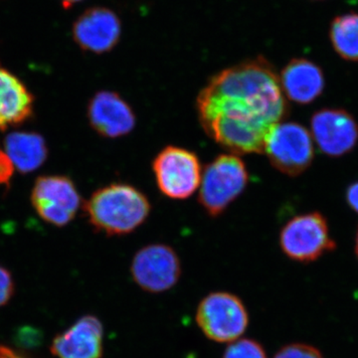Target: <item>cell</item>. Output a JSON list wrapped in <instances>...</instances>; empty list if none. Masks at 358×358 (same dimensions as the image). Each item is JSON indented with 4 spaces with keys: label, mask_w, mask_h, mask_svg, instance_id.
Listing matches in <instances>:
<instances>
[{
    "label": "cell",
    "mask_w": 358,
    "mask_h": 358,
    "mask_svg": "<svg viewBox=\"0 0 358 358\" xmlns=\"http://www.w3.org/2000/svg\"><path fill=\"white\" fill-rule=\"evenodd\" d=\"M196 110L205 134L236 155L264 152L268 136L289 114L279 75L262 56L214 75Z\"/></svg>",
    "instance_id": "1"
},
{
    "label": "cell",
    "mask_w": 358,
    "mask_h": 358,
    "mask_svg": "<svg viewBox=\"0 0 358 358\" xmlns=\"http://www.w3.org/2000/svg\"><path fill=\"white\" fill-rule=\"evenodd\" d=\"M152 210L147 195L127 183H112L96 190L85 204L89 222L96 232L122 236L138 229Z\"/></svg>",
    "instance_id": "2"
},
{
    "label": "cell",
    "mask_w": 358,
    "mask_h": 358,
    "mask_svg": "<svg viewBox=\"0 0 358 358\" xmlns=\"http://www.w3.org/2000/svg\"><path fill=\"white\" fill-rule=\"evenodd\" d=\"M248 182L243 160L233 154L218 155L202 171L199 203L209 216L218 217L243 193Z\"/></svg>",
    "instance_id": "3"
},
{
    "label": "cell",
    "mask_w": 358,
    "mask_h": 358,
    "mask_svg": "<svg viewBox=\"0 0 358 358\" xmlns=\"http://www.w3.org/2000/svg\"><path fill=\"white\" fill-rule=\"evenodd\" d=\"M196 322L202 333L211 341L233 343L246 331L249 315L243 301L237 296L216 292L200 301Z\"/></svg>",
    "instance_id": "4"
},
{
    "label": "cell",
    "mask_w": 358,
    "mask_h": 358,
    "mask_svg": "<svg viewBox=\"0 0 358 358\" xmlns=\"http://www.w3.org/2000/svg\"><path fill=\"white\" fill-rule=\"evenodd\" d=\"M155 181L162 194L183 200L199 189L202 167L199 157L186 148L169 145L152 162Z\"/></svg>",
    "instance_id": "5"
},
{
    "label": "cell",
    "mask_w": 358,
    "mask_h": 358,
    "mask_svg": "<svg viewBox=\"0 0 358 358\" xmlns=\"http://www.w3.org/2000/svg\"><path fill=\"white\" fill-rule=\"evenodd\" d=\"M264 152L280 173L299 176L310 166L315 157L312 134L298 122H280L268 136Z\"/></svg>",
    "instance_id": "6"
},
{
    "label": "cell",
    "mask_w": 358,
    "mask_h": 358,
    "mask_svg": "<svg viewBox=\"0 0 358 358\" xmlns=\"http://www.w3.org/2000/svg\"><path fill=\"white\" fill-rule=\"evenodd\" d=\"M280 246L289 258L310 263L334 251L336 242L329 234V224L320 212L292 218L280 233Z\"/></svg>",
    "instance_id": "7"
},
{
    "label": "cell",
    "mask_w": 358,
    "mask_h": 358,
    "mask_svg": "<svg viewBox=\"0 0 358 358\" xmlns=\"http://www.w3.org/2000/svg\"><path fill=\"white\" fill-rule=\"evenodd\" d=\"M131 273L134 281L143 291L164 293L178 284L181 275L180 260L171 246L148 245L134 256Z\"/></svg>",
    "instance_id": "8"
},
{
    "label": "cell",
    "mask_w": 358,
    "mask_h": 358,
    "mask_svg": "<svg viewBox=\"0 0 358 358\" xmlns=\"http://www.w3.org/2000/svg\"><path fill=\"white\" fill-rule=\"evenodd\" d=\"M31 201L40 217L53 225H67L81 206V196L69 178L41 176L33 186Z\"/></svg>",
    "instance_id": "9"
},
{
    "label": "cell",
    "mask_w": 358,
    "mask_h": 358,
    "mask_svg": "<svg viewBox=\"0 0 358 358\" xmlns=\"http://www.w3.org/2000/svg\"><path fill=\"white\" fill-rule=\"evenodd\" d=\"M312 134L320 152L331 157L352 152L358 141L357 120L348 110L322 109L313 115Z\"/></svg>",
    "instance_id": "10"
},
{
    "label": "cell",
    "mask_w": 358,
    "mask_h": 358,
    "mask_svg": "<svg viewBox=\"0 0 358 358\" xmlns=\"http://www.w3.org/2000/svg\"><path fill=\"white\" fill-rule=\"evenodd\" d=\"M87 115L90 126L103 138L128 136L136 124V117L129 103L112 91L98 92L90 100Z\"/></svg>",
    "instance_id": "11"
},
{
    "label": "cell",
    "mask_w": 358,
    "mask_h": 358,
    "mask_svg": "<svg viewBox=\"0 0 358 358\" xmlns=\"http://www.w3.org/2000/svg\"><path fill=\"white\" fill-rule=\"evenodd\" d=\"M122 22L119 16L105 7L85 11L73 26V37L84 50L102 54L119 43Z\"/></svg>",
    "instance_id": "12"
},
{
    "label": "cell",
    "mask_w": 358,
    "mask_h": 358,
    "mask_svg": "<svg viewBox=\"0 0 358 358\" xmlns=\"http://www.w3.org/2000/svg\"><path fill=\"white\" fill-rule=\"evenodd\" d=\"M103 341L102 322L94 315H85L54 338L51 352L59 358H102Z\"/></svg>",
    "instance_id": "13"
},
{
    "label": "cell",
    "mask_w": 358,
    "mask_h": 358,
    "mask_svg": "<svg viewBox=\"0 0 358 358\" xmlns=\"http://www.w3.org/2000/svg\"><path fill=\"white\" fill-rule=\"evenodd\" d=\"M279 77L286 98L299 105L317 100L326 86L322 68L306 58L292 59Z\"/></svg>",
    "instance_id": "14"
},
{
    "label": "cell",
    "mask_w": 358,
    "mask_h": 358,
    "mask_svg": "<svg viewBox=\"0 0 358 358\" xmlns=\"http://www.w3.org/2000/svg\"><path fill=\"white\" fill-rule=\"evenodd\" d=\"M33 112V96L24 85L0 68V129L25 122Z\"/></svg>",
    "instance_id": "15"
},
{
    "label": "cell",
    "mask_w": 358,
    "mask_h": 358,
    "mask_svg": "<svg viewBox=\"0 0 358 358\" xmlns=\"http://www.w3.org/2000/svg\"><path fill=\"white\" fill-rule=\"evenodd\" d=\"M4 152L21 173L36 171L44 164L48 155L43 136L35 133L9 134L4 140Z\"/></svg>",
    "instance_id": "16"
},
{
    "label": "cell",
    "mask_w": 358,
    "mask_h": 358,
    "mask_svg": "<svg viewBox=\"0 0 358 358\" xmlns=\"http://www.w3.org/2000/svg\"><path fill=\"white\" fill-rule=\"evenodd\" d=\"M329 40L339 57L358 62V13L336 16L329 25Z\"/></svg>",
    "instance_id": "17"
},
{
    "label": "cell",
    "mask_w": 358,
    "mask_h": 358,
    "mask_svg": "<svg viewBox=\"0 0 358 358\" xmlns=\"http://www.w3.org/2000/svg\"><path fill=\"white\" fill-rule=\"evenodd\" d=\"M223 358H268L265 350L254 339L242 338L233 341L226 348Z\"/></svg>",
    "instance_id": "18"
},
{
    "label": "cell",
    "mask_w": 358,
    "mask_h": 358,
    "mask_svg": "<svg viewBox=\"0 0 358 358\" xmlns=\"http://www.w3.org/2000/svg\"><path fill=\"white\" fill-rule=\"evenodd\" d=\"M274 358H324L319 350L303 343H292L284 346Z\"/></svg>",
    "instance_id": "19"
},
{
    "label": "cell",
    "mask_w": 358,
    "mask_h": 358,
    "mask_svg": "<svg viewBox=\"0 0 358 358\" xmlns=\"http://www.w3.org/2000/svg\"><path fill=\"white\" fill-rule=\"evenodd\" d=\"M14 293L13 275L6 268L0 266V308L10 301Z\"/></svg>",
    "instance_id": "20"
},
{
    "label": "cell",
    "mask_w": 358,
    "mask_h": 358,
    "mask_svg": "<svg viewBox=\"0 0 358 358\" xmlns=\"http://www.w3.org/2000/svg\"><path fill=\"white\" fill-rule=\"evenodd\" d=\"M14 166L4 152L0 150V185H6L13 176Z\"/></svg>",
    "instance_id": "21"
},
{
    "label": "cell",
    "mask_w": 358,
    "mask_h": 358,
    "mask_svg": "<svg viewBox=\"0 0 358 358\" xmlns=\"http://www.w3.org/2000/svg\"><path fill=\"white\" fill-rule=\"evenodd\" d=\"M346 200L353 210L358 213V182L353 183L346 190Z\"/></svg>",
    "instance_id": "22"
},
{
    "label": "cell",
    "mask_w": 358,
    "mask_h": 358,
    "mask_svg": "<svg viewBox=\"0 0 358 358\" xmlns=\"http://www.w3.org/2000/svg\"><path fill=\"white\" fill-rule=\"evenodd\" d=\"M0 358H24L8 346L0 345Z\"/></svg>",
    "instance_id": "23"
},
{
    "label": "cell",
    "mask_w": 358,
    "mask_h": 358,
    "mask_svg": "<svg viewBox=\"0 0 358 358\" xmlns=\"http://www.w3.org/2000/svg\"><path fill=\"white\" fill-rule=\"evenodd\" d=\"M61 1H62L63 6H64L66 8H68V7L77 3V2L82 1V0H61Z\"/></svg>",
    "instance_id": "24"
},
{
    "label": "cell",
    "mask_w": 358,
    "mask_h": 358,
    "mask_svg": "<svg viewBox=\"0 0 358 358\" xmlns=\"http://www.w3.org/2000/svg\"><path fill=\"white\" fill-rule=\"evenodd\" d=\"M355 253H357V256L358 258V230L357 234V239H355Z\"/></svg>",
    "instance_id": "25"
}]
</instances>
